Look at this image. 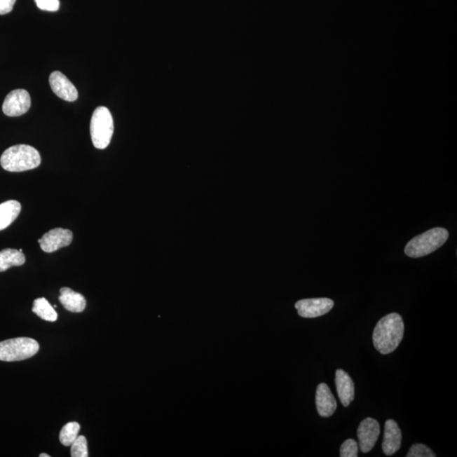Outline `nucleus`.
Wrapping results in <instances>:
<instances>
[{
  "label": "nucleus",
  "mask_w": 457,
  "mask_h": 457,
  "mask_svg": "<svg viewBox=\"0 0 457 457\" xmlns=\"http://www.w3.org/2000/svg\"><path fill=\"white\" fill-rule=\"evenodd\" d=\"M90 132L96 149H104L110 144L114 133V121L108 108L101 106L93 114Z\"/></svg>",
  "instance_id": "20e7f679"
},
{
  "label": "nucleus",
  "mask_w": 457,
  "mask_h": 457,
  "mask_svg": "<svg viewBox=\"0 0 457 457\" xmlns=\"http://www.w3.org/2000/svg\"><path fill=\"white\" fill-rule=\"evenodd\" d=\"M26 262V257L22 252L16 249H4L0 251V272L15 266H22Z\"/></svg>",
  "instance_id": "dca6fc26"
},
{
  "label": "nucleus",
  "mask_w": 457,
  "mask_h": 457,
  "mask_svg": "<svg viewBox=\"0 0 457 457\" xmlns=\"http://www.w3.org/2000/svg\"><path fill=\"white\" fill-rule=\"evenodd\" d=\"M22 205L15 200L0 204V231L5 230L18 219Z\"/></svg>",
  "instance_id": "2eb2a0df"
},
{
  "label": "nucleus",
  "mask_w": 457,
  "mask_h": 457,
  "mask_svg": "<svg viewBox=\"0 0 457 457\" xmlns=\"http://www.w3.org/2000/svg\"><path fill=\"white\" fill-rule=\"evenodd\" d=\"M4 170L10 172H22L34 170L41 164L39 151L29 145H15L6 149L0 158Z\"/></svg>",
  "instance_id": "f03ea898"
},
{
  "label": "nucleus",
  "mask_w": 457,
  "mask_h": 457,
  "mask_svg": "<svg viewBox=\"0 0 457 457\" xmlns=\"http://www.w3.org/2000/svg\"><path fill=\"white\" fill-rule=\"evenodd\" d=\"M16 0H0V15H6L13 10Z\"/></svg>",
  "instance_id": "5701e85b"
},
{
  "label": "nucleus",
  "mask_w": 457,
  "mask_h": 457,
  "mask_svg": "<svg viewBox=\"0 0 457 457\" xmlns=\"http://www.w3.org/2000/svg\"><path fill=\"white\" fill-rule=\"evenodd\" d=\"M59 300L65 309L72 313L83 312L87 305V301L81 294L67 287L60 289Z\"/></svg>",
  "instance_id": "4468645a"
},
{
  "label": "nucleus",
  "mask_w": 457,
  "mask_h": 457,
  "mask_svg": "<svg viewBox=\"0 0 457 457\" xmlns=\"http://www.w3.org/2000/svg\"><path fill=\"white\" fill-rule=\"evenodd\" d=\"M402 439V431L397 423L393 419L387 420L382 443L383 453L386 456H393L401 448Z\"/></svg>",
  "instance_id": "9b49d317"
},
{
  "label": "nucleus",
  "mask_w": 457,
  "mask_h": 457,
  "mask_svg": "<svg viewBox=\"0 0 457 457\" xmlns=\"http://www.w3.org/2000/svg\"><path fill=\"white\" fill-rule=\"evenodd\" d=\"M381 435V426L377 420L368 418L362 420L357 428L359 448L363 453L372 451Z\"/></svg>",
  "instance_id": "6e6552de"
},
{
  "label": "nucleus",
  "mask_w": 457,
  "mask_h": 457,
  "mask_svg": "<svg viewBox=\"0 0 457 457\" xmlns=\"http://www.w3.org/2000/svg\"><path fill=\"white\" fill-rule=\"evenodd\" d=\"M316 407L318 414L323 418H329L336 411V398L327 385L320 383L316 391Z\"/></svg>",
  "instance_id": "f8f14e48"
},
{
  "label": "nucleus",
  "mask_w": 457,
  "mask_h": 457,
  "mask_svg": "<svg viewBox=\"0 0 457 457\" xmlns=\"http://www.w3.org/2000/svg\"><path fill=\"white\" fill-rule=\"evenodd\" d=\"M32 100L27 90L16 89L6 97L2 106L4 114L10 117H18L26 114L31 108Z\"/></svg>",
  "instance_id": "423d86ee"
},
{
  "label": "nucleus",
  "mask_w": 457,
  "mask_h": 457,
  "mask_svg": "<svg viewBox=\"0 0 457 457\" xmlns=\"http://www.w3.org/2000/svg\"><path fill=\"white\" fill-rule=\"evenodd\" d=\"M73 233L70 230L62 228H55L47 232L39 240L41 249L48 254L54 252L59 249L68 247L71 244Z\"/></svg>",
  "instance_id": "0eeeda50"
},
{
  "label": "nucleus",
  "mask_w": 457,
  "mask_h": 457,
  "mask_svg": "<svg viewBox=\"0 0 457 457\" xmlns=\"http://www.w3.org/2000/svg\"><path fill=\"white\" fill-rule=\"evenodd\" d=\"M50 84L53 92L60 99L74 102L79 97V92L71 81L60 71H54L50 76Z\"/></svg>",
  "instance_id": "9d476101"
},
{
  "label": "nucleus",
  "mask_w": 457,
  "mask_h": 457,
  "mask_svg": "<svg viewBox=\"0 0 457 457\" xmlns=\"http://www.w3.org/2000/svg\"><path fill=\"white\" fill-rule=\"evenodd\" d=\"M71 455L72 457H88V442L85 436L80 435L71 444Z\"/></svg>",
  "instance_id": "6ab92c4d"
},
{
  "label": "nucleus",
  "mask_w": 457,
  "mask_h": 457,
  "mask_svg": "<svg viewBox=\"0 0 457 457\" xmlns=\"http://www.w3.org/2000/svg\"><path fill=\"white\" fill-rule=\"evenodd\" d=\"M336 386L339 398L342 405L348 407L354 400V383L353 378L344 370L338 369L336 373Z\"/></svg>",
  "instance_id": "ddd939ff"
},
{
  "label": "nucleus",
  "mask_w": 457,
  "mask_h": 457,
  "mask_svg": "<svg viewBox=\"0 0 457 457\" xmlns=\"http://www.w3.org/2000/svg\"><path fill=\"white\" fill-rule=\"evenodd\" d=\"M32 312L42 318V320L48 322H55L57 318H58V314H57L55 308L52 307L50 303L44 297L34 301Z\"/></svg>",
  "instance_id": "f3484780"
},
{
  "label": "nucleus",
  "mask_w": 457,
  "mask_h": 457,
  "mask_svg": "<svg viewBox=\"0 0 457 457\" xmlns=\"http://www.w3.org/2000/svg\"><path fill=\"white\" fill-rule=\"evenodd\" d=\"M449 232L446 228L436 227L415 236L405 247V254L410 258L418 259L437 250L446 243Z\"/></svg>",
  "instance_id": "7ed1b4c3"
},
{
  "label": "nucleus",
  "mask_w": 457,
  "mask_h": 457,
  "mask_svg": "<svg viewBox=\"0 0 457 457\" xmlns=\"http://www.w3.org/2000/svg\"><path fill=\"white\" fill-rule=\"evenodd\" d=\"M404 329L402 318L400 314L393 313L382 318L374 330L375 349L383 355L393 353L402 341Z\"/></svg>",
  "instance_id": "f257e3e1"
},
{
  "label": "nucleus",
  "mask_w": 457,
  "mask_h": 457,
  "mask_svg": "<svg viewBox=\"0 0 457 457\" xmlns=\"http://www.w3.org/2000/svg\"><path fill=\"white\" fill-rule=\"evenodd\" d=\"M80 428V424L76 422L65 424L60 435L61 444L64 446H71V444L79 437Z\"/></svg>",
  "instance_id": "a211bd4d"
},
{
  "label": "nucleus",
  "mask_w": 457,
  "mask_h": 457,
  "mask_svg": "<svg viewBox=\"0 0 457 457\" xmlns=\"http://www.w3.org/2000/svg\"><path fill=\"white\" fill-rule=\"evenodd\" d=\"M334 305V301L329 299H311L297 301L295 307L301 317L313 318L328 313Z\"/></svg>",
  "instance_id": "1a4fd4ad"
},
{
  "label": "nucleus",
  "mask_w": 457,
  "mask_h": 457,
  "mask_svg": "<svg viewBox=\"0 0 457 457\" xmlns=\"http://www.w3.org/2000/svg\"><path fill=\"white\" fill-rule=\"evenodd\" d=\"M39 456L40 457H50V455L45 454V453H42V454H41Z\"/></svg>",
  "instance_id": "b1692460"
},
{
  "label": "nucleus",
  "mask_w": 457,
  "mask_h": 457,
  "mask_svg": "<svg viewBox=\"0 0 457 457\" xmlns=\"http://www.w3.org/2000/svg\"><path fill=\"white\" fill-rule=\"evenodd\" d=\"M39 344L32 338L20 337L0 342V361L26 360L38 353Z\"/></svg>",
  "instance_id": "39448f33"
},
{
  "label": "nucleus",
  "mask_w": 457,
  "mask_h": 457,
  "mask_svg": "<svg viewBox=\"0 0 457 457\" xmlns=\"http://www.w3.org/2000/svg\"><path fill=\"white\" fill-rule=\"evenodd\" d=\"M40 10L55 12L60 9V0H35Z\"/></svg>",
  "instance_id": "4be33fe9"
},
{
  "label": "nucleus",
  "mask_w": 457,
  "mask_h": 457,
  "mask_svg": "<svg viewBox=\"0 0 457 457\" xmlns=\"http://www.w3.org/2000/svg\"><path fill=\"white\" fill-rule=\"evenodd\" d=\"M340 456L341 457H357L358 456V444L356 440L346 439L341 444Z\"/></svg>",
  "instance_id": "aec40b11"
},
{
  "label": "nucleus",
  "mask_w": 457,
  "mask_h": 457,
  "mask_svg": "<svg viewBox=\"0 0 457 457\" xmlns=\"http://www.w3.org/2000/svg\"><path fill=\"white\" fill-rule=\"evenodd\" d=\"M407 457H435L436 455L425 444H415L408 451Z\"/></svg>",
  "instance_id": "412c9836"
}]
</instances>
